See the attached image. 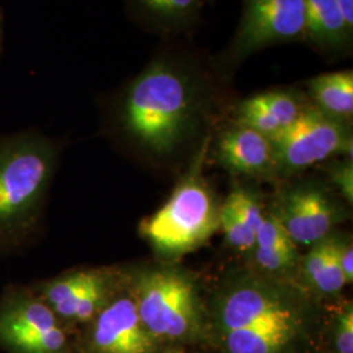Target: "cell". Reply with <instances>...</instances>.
Masks as SVG:
<instances>
[{"label":"cell","mask_w":353,"mask_h":353,"mask_svg":"<svg viewBox=\"0 0 353 353\" xmlns=\"http://www.w3.org/2000/svg\"><path fill=\"white\" fill-rule=\"evenodd\" d=\"M140 13L156 26L176 28L188 24L201 12L204 0H132Z\"/></svg>","instance_id":"cell-18"},{"label":"cell","mask_w":353,"mask_h":353,"mask_svg":"<svg viewBox=\"0 0 353 353\" xmlns=\"http://www.w3.org/2000/svg\"><path fill=\"white\" fill-rule=\"evenodd\" d=\"M335 344L339 353H353V310L345 309L338 321Z\"/></svg>","instance_id":"cell-21"},{"label":"cell","mask_w":353,"mask_h":353,"mask_svg":"<svg viewBox=\"0 0 353 353\" xmlns=\"http://www.w3.org/2000/svg\"><path fill=\"white\" fill-rule=\"evenodd\" d=\"M339 10H341V17L344 20V24L350 34L353 33V0H336Z\"/></svg>","instance_id":"cell-24"},{"label":"cell","mask_w":353,"mask_h":353,"mask_svg":"<svg viewBox=\"0 0 353 353\" xmlns=\"http://www.w3.org/2000/svg\"><path fill=\"white\" fill-rule=\"evenodd\" d=\"M132 299L141 323L154 339H185L201 327V306L194 283L173 270L140 275Z\"/></svg>","instance_id":"cell-5"},{"label":"cell","mask_w":353,"mask_h":353,"mask_svg":"<svg viewBox=\"0 0 353 353\" xmlns=\"http://www.w3.org/2000/svg\"><path fill=\"white\" fill-rule=\"evenodd\" d=\"M219 224L210 191L198 176L190 174L166 204L141 224L140 232L159 252L181 255L208 240Z\"/></svg>","instance_id":"cell-4"},{"label":"cell","mask_w":353,"mask_h":353,"mask_svg":"<svg viewBox=\"0 0 353 353\" xmlns=\"http://www.w3.org/2000/svg\"><path fill=\"white\" fill-rule=\"evenodd\" d=\"M219 219L230 246L241 252L254 249L255 233L241 220L229 205L224 204L223 210L219 212Z\"/></svg>","instance_id":"cell-19"},{"label":"cell","mask_w":353,"mask_h":353,"mask_svg":"<svg viewBox=\"0 0 353 353\" xmlns=\"http://www.w3.org/2000/svg\"><path fill=\"white\" fill-rule=\"evenodd\" d=\"M339 242L323 239L314 243L313 249L303 259V274L316 290L332 294L347 284L338 261Z\"/></svg>","instance_id":"cell-17"},{"label":"cell","mask_w":353,"mask_h":353,"mask_svg":"<svg viewBox=\"0 0 353 353\" xmlns=\"http://www.w3.org/2000/svg\"><path fill=\"white\" fill-rule=\"evenodd\" d=\"M306 37L322 50H341L352 36L347 30L336 0H305Z\"/></svg>","instance_id":"cell-14"},{"label":"cell","mask_w":353,"mask_h":353,"mask_svg":"<svg viewBox=\"0 0 353 353\" xmlns=\"http://www.w3.org/2000/svg\"><path fill=\"white\" fill-rule=\"evenodd\" d=\"M225 204L256 234V230L261 227L265 216L261 205L254 199L252 194L243 190H236L229 195Z\"/></svg>","instance_id":"cell-20"},{"label":"cell","mask_w":353,"mask_h":353,"mask_svg":"<svg viewBox=\"0 0 353 353\" xmlns=\"http://www.w3.org/2000/svg\"><path fill=\"white\" fill-rule=\"evenodd\" d=\"M303 110L296 94L285 90L265 92L241 102L239 123L272 139L288 128Z\"/></svg>","instance_id":"cell-13"},{"label":"cell","mask_w":353,"mask_h":353,"mask_svg":"<svg viewBox=\"0 0 353 353\" xmlns=\"http://www.w3.org/2000/svg\"><path fill=\"white\" fill-rule=\"evenodd\" d=\"M191 67L156 61L130 85L123 103L127 132L148 151H174L192 122L201 81Z\"/></svg>","instance_id":"cell-1"},{"label":"cell","mask_w":353,"mask_h":353,"mask_svg":"<svg viewBox=\"0 0 353 353\" xmlns=\"http://www.w3.org/2000/svg\"><path fill=\"white\" fill-rule=\"evenodd\" d=\"M90 348L94 353H152L156 339L140 321L132 297H119L94 316Z\"/></svg>","instance_id":"cell-10"},{"label":"cell","mask_w":353,"mask_h":353,"mask_svg":"<svg viewBox=\"0 0 353 353\" xmlns=\"http://www.w3.org/2000/svg\"><path fill=\"white\" fill-rule=\"evenodd\" d=\"M0 344L14 353H65L67 335L41 297L13 292L0 305Z\"/></svg>","instance_id":"cell-8"},{"label":"cell","mask_w":353,"mask_h":353,"mask_svg":"<svg viewBox=\"0 0 353 353\" xmlns=\"http://www.w3.org/2000/svg\"><path fill=\"white\" fill-rule=\"evenodd\" d=\"M110 279L106 272L76 271L45 285L42 300L57 316L87 322L109 303Z\"/></svg>","instance_id":"cell-9"},{"label":"cell","mask_w":353,"mask_h":353,"mask_svg":"<svg viewBox=\"0 0 353 353\" xmlns=\"http://www.w3.org/2000/svg\"><path fill=\"white\" fill-rule=\"evenodd\" d=\"M54 159L50 144L39 138L0 143V237L21 232L34 219Z\"/></svg>","instance_id":"cell-3"},{"label":"cell","mask_w":353,"mask_h":353,"mask_svg":"<svg viewBox=\"0 0 353 353\" xmlns=\"http://www.w3.org/2000/svg\"><path fill=\"white\" fill-rule=\"evenodd\" d=\"M255 259L267 272L288 270L296 261V246L276 214L263 219L255 234Z\"/></svg>","instance_id":"cell-15"},{"label":"cell","mask_w":353,"mask_h":353,"mask_svg":"<svg viewBox=\"0 0 353 353\" xmlns=\"http://www.w3.org/2000/svg\"><path fill=\"white\" fill-rule=\"evenodd\" d=\"M271 141L278 169L288 172L303 170L335 153L352 157V138L341 121L313 108H303L297 119Z\"/></svg>","instance_id":"cell-7"},{"label":"cell","mask_w":353,"mask_h":353,"mask_svg":"<svg viewBox=\"0 0 353 353\" xmlns=\"http://www.w3.org/2000/svg\"><path fill=\"white\" fill-rule=\"evenodd\" d=\"M278 217L294 245H314L326 239L335 223L330 203L316 190L290 192Z\"/></svg>","instance_id":"cell-11"},{"label":"cell","mask_w":353,"mask_h":353,"mask_svg":"<svg viewBox=\"0 0 353 353\" xmlns=\"http://www.w3.org/2000/svg\"><path fill=\"white\" fill-rule=\"evenodd\" d=\"M216 316L227 353H285L303 326V312L290 293L252 276L223 290Z\"/></svg>","instance_id":"cell-2"},{"label":"cell","mask_w":353,"mask_h":353,"mask_svg":"<svg viewBox=\"0 0 353 353\" xmlns=\"http://www.w3.org/2000/svg\"><path fill=\"white\" fill-rule=\"evenodd\" d=\"M307 85L312 97L318 105V110L341 122L352 117V71L316 76Z\"/></svg>","instance_id":"cell-16"},{"label":"cell","mask_w":353,"mask_h":353,"mask_svg":"<svg viewBox=\"0 0 353 353\" xmlns=\"http://www.w3.org/2000/svg\"><path fill=\"white\" fill-rule=\"evenodd\" d=\"M338 261L341 265V272L345 278L347 284L352 283L353 280V249L352 245L350 243H339L338 248Z\"/></svg>","instance_id":"cell-23"},{"label":"cell","mask_w":353,"mask_h":353,"mask_svg":"<svg viewBox=\"0 0 353 353\" xmlns=\"http://www.w3.org/2000/svg\"><path fill=\"white\" fill-rule=\"evenodd\" d=\"M334 181L339 186L343 195L350 203L353 201V168L352 161L339 164L334 170Z\"/></svg>","instance_id":"cell-22"},{"label":"cell","mask_w":353,"mask_h":353,"mask_svg":"<svg viewBox=\"0 0 353 353\" xmlns=\"http://www.w3.org/2000/svg\"><path fill=\"white\" fill-rule=\"evenodd\" d=\"M217 156L230 170L248 176H265L278 169L274 144L252 127L237 123L217 144Z\"/></svg>","instance_id":"cell-12"},{"label":"cell","mask_w":353,"mask_h":353,"mask_svg":"<svg viewBox=\"0 0 353 353\" xmlns=\"http://www.w3.org/2000/svg\"><path fill=\"white\" fill-rule=\"evenodd\" d=\"M303 37L305 0H242L240 26L225 52V62L239 63L261 49Z\"/></svg>","instance_id":"cell-6"}]
</instances>
